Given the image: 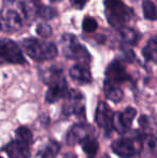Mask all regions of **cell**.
Returning <instances> with one entry per match:
<instances>
[{
  "instance_id": "6da1fadb",
  "label": "cell",
  "mask_w": 157,
  "mask_h": 158,
  "mask_svg": "<svg viewBox=\"0 0 157 158\" xmlns=\"http://www.w3.org/2000/svg\"><path fill=\"white\" fill-rule=\"evenodd\" d=\"M36 15L34 3L21 0H6L0 10L1 29L14 32L29 24Z\"/></svg>"
},
{
  "instance_id": "7a4b0ae2",
  "label": "cell",
  "mask_w": 157,
  "mask_h": 158,
  "mask_svg": "<svg viewBox=\"0 0 157 158\" xmlns=\"http://www.w3.org/2000/svg\"><path fill=\"white\" fill-rule=\"evenodd\" d=\"M43 80L48 85V89L45 94V99L48 103H53L61 98H65L68 93V85L64 77L63 69L59 67H51L44 73Z\"/></svg>"
},
{
  "instance_id": "3957f363",
  "label": "cell",
  "mask_w": 157,
  "mask_h": 158,
  "mask_svg": "<svg viewBox=\"0 0 157 158\" xmlns=\"http://www.w3.org/2000/svg\"><path fill=\"white\" fill-rule=\"evenodd\" d=\"M125 135L112 143V150L119 157L131 158L141 151L145 135L142 131L138 130L132 133H129L128 131Z\"/></svg>"
},
{
  "instance_id": "277c9868",
  "label": "cell",
  "mask_w": 157,
  "mask_h": 158,
  "mask_svg": "<svg viewBox=\"0 0 157 158\" xmlns=\"http://www.w3.org/2000/svg\"><path fill=\"white\" fill-rule=\"evenodd\" d=\"M22 48L26 54L37 61L51 60L57 56V48L54 43L41 41L35 38H28L22 41Z\"/></svg>"
},
{
  "instance_id": "5b68a950",
  "label": "cell",
  "mask_w": 157,
  "mask_h": 158,
  "mask_svg": "<svg viewBox=\"0 0 157 158\" xmlns=\"http://www.w3.org/2000/svg\"><path fill=\"white\" fill-rule=\"evenodd\" d=\"M105 16L112 27H124L131 19L134 12L122 0H105Z\"/></svg>"
},
{
  "instance_id": "8992f818",
  "label": "cell",
  "mask_w": 157,
  "mask_h": 158,
  "mask_svg": "<svg viewBox=\"0 0 157 158\" xmlns=\"http://www.w3.org/2000/svg\"><path fill=\"white\" fill-rule=\"evenodd\" d=\"M63 54L68 59L78 60L79 64H86L90 61V54L84 45L79 42L78 38L70 33H66L61 37L60 40Z\"/></svg>"
},
{
  "instance_id": "52a82bcc",
  "label": "cell",
  "mask_w": 157,
  "mask_h": 158,
  "mask_svg": "<svg viewBox=\"0 0 157 158\" xmlns=\"http://www.w3.org/2000/svg\"><path fill=\"white\" fill-rule=\"evenodd\" d=\"M63 114L67 116L76 115L82 123L85 122V98L81 92L76 89L68 90L65 96Z\"/></svg>"
},
{
  "instance_id": "ba28073f",
  "label": "cell",
  "mask_w": 157,
  "mask_h": 158,
  "mask_svg": "<svg viewBox=\"0 0 157 158\" xmlns=\"http://www.w3.org/2000/svg\"><path fill=\"white\" fill-rule=\"evenodd\" d=\"M0 57L10 64H26V59L19 46L10 39L0 40Z\"/></svg>"
},
{
  "instance_id": "9c48e42d",
  "label": "cell",
  "mask_w": 157,
  "mask_h": 158,
  "mask_svg": "<svg viewBox=\"0 0 157 158\" xmlns=\"http://www.w3.org/2000/svg\"><path fill=\"white\" fill-rule=\"evenodd\" d=\"M137 115V110L131 106L126 108L123 112L113 114L112 129H115L118 133H126L129 131L132 125V121Z\"/></svg>"
},
{
  "instance_id": "30bf717a",
  "label": "cell",
  "mask_w": 157,
  "mask_h": 158,
  "mask_svg": "<svg viewBox=\"0 0 157 158\" xmlns=\"http://www.w3.org/2000/svg\"><path fill=\"white\" fill-rule=\"evenodd\" d=\"M130 79L131 77L126 71L125 67L118 60H113L105 70V81L111 82L116 85H118L119 83L130 81Z\"/></svg>"
},
{
  "instance_id": "8fae6325",
  "label": "cell",
  "mask_w": 157,
  "mask_h": 158,
  "mask_svg": "<svg viewBox=\"0 0 157 158\" xmlns=\"http://www.w3.org/2000/svg\"><path fill=\"white\" fill-rule=\"evenodd\" d=\"M96 123L99 127L103 129L107 133H110L112 130V119H113V113L105 102L100 101L97 106L96 110Z\"/></svg>"
},
{
  "instance_id": "7c38bea8",
  "label": "cell",
  "mask_w": 157,
  "mask_h": 158,
  "mask_svg": "<svg viewBox=\"0 0 157 158\" xmlns=\"http://www.w3.org/2000/svg\"><path fill=\"white\" fill-rule=\"evenodd\" d=\"M30 145L23 141L15 139L9 142L6 146L2 148V151L6 153L9 158H29Z\"/></svg>"
},
{
  "instance_id": "4fadbf2b",
  "label": "cell",
  "mask_w": 157,
  "mask_h": 158,
  "mask_svg": "<svg viewBox=\"0 0 157 158\" xmlns=\"http://www.w3.org/2000/svg\"><path fill=\"white\" fill-rule=\"evenodd\" d=\"M92 127L86 125L85 123H79L76 124L69 129L67 133V141L68 145H76V144H80L85 138L89 137L92 131H88Z\"/></svg>"
},
{
  "instance_id": "5bb4252c",
  "label": "cell",
  "mask_w": 157,
  "mask_h": 158,
  "mask_svg": "<svg viewBox=\"0 0 157 158\" xmlns=\"http://www.w3.org/2000/svg\"><path fill=\"white\" fill-rule=\"evenodd\" d=\"M69 74L74 81L80 82V83L87 84L92 82V73H90L89 68L86 64H74L70 69Z\"/></svg>"
},
{
  "instance_id": "9a60e30c",
  "label": "cell",
  "mask_w": 157,
  "mask_h": 158,
  "mask_svg": "<svg viewBox=\"0 0 157 158\" xmlns=\"http://www.w3.org/2000/svg\"><path fill=\"white\" fill-rule=\"evenodd\" d=\"M103 90H105V97L109 100H111L112 102H118L121 101L123 99V90L119 88L118 85L113 84L111 82L105 81V85H103Z\"/></svg>"
},
{
  "instance_id": "2e32d148",
  "label": "cell",
  "mask_w": 157,
  "mask_h": 158,
  "mask_svg": "<svg viewBox=\"0 0 157 158\" xmlns=\"http://www.w3.org/2000/svg\"><path fill=\"white\" fill-rule=\"evenodd\" d=\"M82 148H83L84 153L87 155L88 158H95L98 153L99 144L98 141L95 139L94 137L89 135V137L85 138L83 141L81 142Z\"/></svg>"
},
{
  "instance_id": "e0dca14e",
  "label": "cell",
  "mask_w": 157,
  "mask_h": 158,
  "mask_svg": "<svg viewBox=\"0 0 157 158\" xmlns=\"http://www.w3.org/2000/svg\"><path fill=\"white\" fill-rule=\"evenodd\" d=\"M142 54L144 56V58L147 60H152V61H156V57H157V41H156V37H152L151 40H149V42L147 43V45L144 46L142 51Z\"/></svg>"
},
{
  "instance_id": "ac0fdd59",
  "label": "cell",
  "mask_w": 157,
  "mask_h": 158,
  "mask_svg": "<svg viewBox=\"0 0 157 158\" xmlns=\"http://www.w3.org/2000/svg\"><path fill=\"white\" fill-rule=\"evenodd\" d=\"M119 32H121V37L123 41L127 43L128 45H136L137 44L139 40V35L134 29L130 27H122L119 29Z\"/></svg>"
},
{
  "instance_id": "d6986e66",
  "label": "cell",
  "mask_w": 157,
  "mask_h": 158,
  "mask_svg": "<svg viewBox=\"0 0 157 158\" xmlns=\"http://www.w3.org/2000/svg\"><path fill=\"white\" fill-rule=\"evenodd\" d=\"M35 8H36V15L43 19H52L57 15V11L55 9L44 4H35Z\"/></svg>"
},
{
  "instance_id": "ffe728a7",
  "label": "cell",
  "mask_w": 157,
  "mask_h": 158,
  "mask_svg": "<svg viewBox=\"0 0 157 158\" xmlns=\"http://www.w3.org/2000/svg\"><path fill=\"white\" fill-rule=\"evenodd\" d=\"M59 151H60V145H59L58 142L54 141H50L48 143V145L44 148L43 153L41 155V158H56L58 155Z\"/></svg>"
},
{
  "instance_id": "44dd1931",
  "label": "cell",
  "mask_w": 157,
  "mask_h": 158,
  "mask_svg": "<svg viewBox=\"0 0 157 158\" xmlns=\"http://www.w3.org/2000/svg\"><path fill=\"white\" fill-rule=\"evenodd\" d=\"M15 135H16V139L19 140V141H23L27 144H31L34 142V137H32V133L27 127L22 126L19 128L16 129V132H15Z\"/></svg>"
},
{
  "instance_id": "7402d4cb",
  "label": "cell",
  "mask_w": 157,
  "mask_h": 158,
  "mask_svg": "<svg viewBox=\"0 0 157 158\" xmlns=\"http://www.w3.org/2000/svg\"><path fill=\"white\" fill-rule=\"evenodd\" d=\"M143 13L144 17L149 21H155L156 19V6L151 0H144L142 3Z\"/></svg>"
},
{
  "instance_id": "603a6c76",
  "label": "cell",
  "mask_w": 157,
  "mask_h": 158,
  "mask_svg": "<svg viewBox=\"0 0 157 158\" xmlns=\"http://www.w3.org/2000/svg\"><path fill=\"white\" fill-rule=\"evenodd\" d=\"M82 28L85 32H94L97 29V22L94 17L87 16L84 19Z\"/></svg>"
},
{
  "instance_id": "cb8c5ba5",
  "label": "cell",
  "mask_w": 157,
  "mask_h": 158,
  "mask_svg": "<svg viewBox=\"0 0 157 158\" xmlns=\"http://www.w3.org/2000/svg\"><path fill=\"white\" fill-rule=\"evenodd\" d=\"M36 31L39 35L43 38H48L52 35V28L48 24H39L36 27Z\"/></svg>"
},
{
  "instance_id": "d4e9b609",
  "label": "cell",
  "mask_w": 157,
  "mask_h": 158,
  "mask_svg": "<svg viewBox=\"0 0 157 158\" xmlns=\"http://www.w3.org/2000/svg\"><path fill=\"white\" fill-rule=\"evenodd\" d=\"M139 125L142 128V132L144 133L145 130L150 129V126H151V123H150V117H147V115H142L139 118Z\"/></svg>"
},
{
  "instance_id": "484cf974",
  "label": "cell",
  "mask_w": 157,
  "mask_h": 158,
  "mask_svg": "<svg viewBox=\"0 0 157 158\" xmlns=\"http://www.w3.org/2000/svg\"><path fill=\"white\" fill-rule=\"evenodd\" d=\"M88 0H70V3L76 9H83Z\"/></svg>"
},
{
  "instance_id": "4316f807",
  "label": "cell",
  "mask_w": 157,
  "mask_h": 158,
  "mask_svg": "<svg viewBox=\"0 0 157 158\" xmlns=\"http://www.w3.org/2000/svg\"><path fill=\"white\" fill-rule=\"evenodd\" d=\"M32 1H34L35 4H39L41 0H32ZM50 1H59V0H50Z\"/></svg>"
},
{
  "instance_id": "83f0119b",
  "label": "cell",
  "mask_w": 157,
  "mask_h": 158,
  "mask_svg": "<svg viewBox=\"0 0 157 158\" xmlns=\"http://www.w3.org/2000/svg\"><path fill=\"white\" fill-rule=\"evenodd\" d=\"M100 158H110L109 156H108V155H103L102 157H100Z\"/></svg>"
},
{
  "instance_id": "f1b7e54d",
  "label": "cell",
  "mask_w": 157,
  "mask_h": 158,
  "mask_svg": "<svg viewBox=\"0 0 157 158\" xmlns=\"http://www.w3.org/2000/svg\"><path fill=\"white\" fill-rule=\"evenodd\" d=\"M0 31H1V26H0Z\"/></svg>"
},
{
  "instance_id": "f546056e",
  "label": "cell",
  "mask_w": 157,
  "mask_h": 158,
  "mask_svg": "<svg viewBox=\"0 0 157 158\" xmlns=\"http://www.w3.org/2000/svg\"><path fill=\"white\" fill-rule=\"evenodd\" d=\"M0 158H2V157H0Z\"/></svg>"
}]
</instances>
